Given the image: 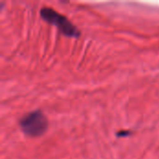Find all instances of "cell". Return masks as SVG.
<instances>
[{"mask_svg": "<svg viewBox=\"0 0 159 159\" xmlns=\"http://www.w3.org/2000/svg\"><path fill=\"white\" fill-rule=\"evenodd\" d=\"M19 124L22 132L31 138L43 136L48 129V121L46 116L39 110L25 115L20 118Z\"/></svg>", "mask_w": 159, "mask_h": 159, "instance_id": "obj_1", "label": "cell"}, {"mask_svg": "<svg viewBox=\"0 0 159 159\" xmlns=\"http://www.w3.org/2000/svg\"><path fill=\"white\" fill-rule=\"evenodd\" d=\"M40 16L45 21L56 26L65 36L77 38L80 35V32L75 25H74L65 16L58 13L52 8L43 7L40 10Z\"/></svg>", "mask_w": 159, "mask_h": 159, "instance_id": "obj_2", "label": "cell"}, {"mask_svg": "<svg viewBox=\"0 0 159 159\" xmlns=\"http://www.w3.org/2000/svg\"><path fill=\"white\" fill-rule=\"evenodd\" d=\"M129 131H127V130H125V131H120V132H118L117 133V136H119V137H122V136H127V135H129Z\"/></svg>", "mask_w": 159, "mask_h": 159, "instance_id": "obj_3", "label": "cell"}]
</instances>
